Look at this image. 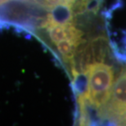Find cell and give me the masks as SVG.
Wrapping results in <instances>:
<instances>
[{
	"label": "cell",
	"instance_id": "6da1fadb",
	"mask_svg": "<svg viewBox=\"0 0 126 126\" xmlns=\"http://www.w3.org/2000/svg\"><path fill=\"white\" fill-rule=\"evenodd\" d=\"M101 120L126 125V65L113 84L110 99L101 113Z\"/></svg>",
	"mask_w": 126,
	"mask_h": 126
},
{
	"label": "cell",
	"instance_id": "7a4b0ae2",
	"mask_svg": "<svg viewBox=\"0 0 126 126\" xmlns=\"http://www.w3.org/2000/svg\"><path fill=\"white\" fill-rule=\"evenodd\" d=\"M8 1H10V0H0V5L3 4V3H5V2H7Z\"/></svg>",
	"mask_w": 126,
	"mask_h": 126
}]
</instances>
